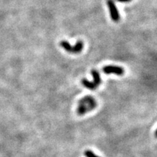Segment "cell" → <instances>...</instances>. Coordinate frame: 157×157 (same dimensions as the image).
Instances as JSON below:
<instances>
[{"mask_svg":"<svg viewBox=\"0 0 157 157\" xmlns=\"http://www.w3.org/2000/svg\"><path fill=\"white\" fill-rule=\"evenodd\" d=\"M97 106V103L94 98L92 97L88 96L82 98L79 101V107L77 109V112L79 115H83L87 112L91 111Z\"/></svg>","mask_w":157,"mask_h":157,"instance_id":"6da1fadb","label":"cell"},{"mask_svg":"<svg viewBox=\"0 0 157 157\" xmlns=\"http://www.w3.org/2000/svg\"><path fill=\"white\" fill-rule=\"evenodd\" d=\"M91 74H92V77H93V81L90 82V81L87 80V79H83L82 80V83L86 88L89 89V90H95L98 86H100L101 84V78H100V74L96 70L93 69L91 71Z\"/></svg>","mask_w":157,"mask_h":157,"instance_id":"7a4b0ae2","label":"cell"},{"mask_svg":"<svg viewBox=\"0 0 157 157\" xmlns=\"http://www.w3.org/2000/svg\"><path fill=\"white\" fill-rule=\"evenodd\" d=\"M107 4H108L109 10H110L111 18L112 21H114V22H118L120 20V15L118 12V10L116 7L114 1L113 0H108Z\"/></svg>","mask_w":157,"mask_h":157,"instance_id":"3957f363","label":"cell"},{"mask_svg":"<svg viewBox=\"0 0 157 157\" xmlns=\"http://www.w3.org/2000/svg\"><path fill=\"white\" fill-rule=\"evenodd\" d=\"M103 72L106 74H115L116 75L121 76L123 75L125 73V70L123 68L119 66H107L103 69Z\"/></svg>","mask_w":157,"mask_h":157,"instance_id":"277c9868","label":"cell"},{"mask_svg":"<svg viewBox=\"0 0 157 157\" xmlns=\"http://www.w3.org/2000/svg\"><path fill=\"white\" fill-rule=\"evenodd\" d=\"M84 44L82 41L79 40L77 44L73 47V53H79L83 49Z\"/></svg>","mask_w":157,"mask_h":157,"instance_id":"5b68a950","label":"cell"},{"mask_svg":"<svg viewBox=\"0 0 157 157\" xmlns=\"http://www.w3.org/2000/svg\"><path fill=\"white\" fill-rule=\"evenodd\" d=\"M60 46L63 47L64 49L67 51L69 52H71L73 53V47L70 44V43L68 42L67 41L65 40H62L60 43Z\"/></svg>","mask_w":157,"mask_h":157,"instance_id":"8992f818","label":"cell"},{"mask_svg":"<svg viewBox=\"0 0 157 157\" xmlns=\"http://www.w3.org/2000/svg\"><path fill=\"white\" fill-rule=\"evenodd\" d=\"M85 155L86 157H100L97 156V155H95V153H94L92 151H90V150H87V151H85Z\"/></svg>","mask_w":157,"mask_h":157,"instance_id":"52a82bcc","label":"cell"},{"mask_svg":"<svg viewBox=\"0 0 157 157\" xmlns=\"http://www.w3.org/2000/svg\"><path fill=\"white\" fill-rule=\"evenodd\" d=\"M116 1H119V2H129V1H131L132 0H116Z\"/></svg>","mask_w":157,"mask_h":157,"instance_id":"ba28073f","label":"cell"}]
</instances>
